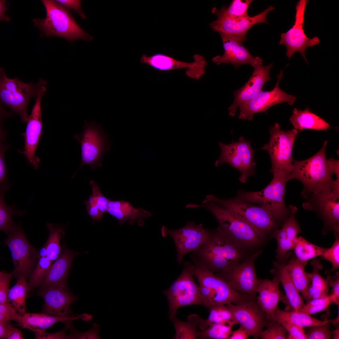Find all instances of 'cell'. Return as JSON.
Instances as JSON below:
<instances>
[{"mask_svg": "<svg viewBox=\"0 0 339 339\" xmlns=\"http://www.w3.org/2000/svg\"><path fill=\"white\" fill-rule=\"evenodd\" d=\"M327 144L325 141L320 150L306 159L293 160V168L288 180L295 179L302 183V196L332 188L339 183V160L326 159Z\"/></svg>", "mask_w": 339, "mask_h": 339, "instance_id": "1", "label": "cell"}, {"mask_svg": "<svg viewBox=\"0 0 339 339\" xmlns=\"http://www.w3.org/2000/svg\"><path fill=\"white\" fill-rule=\"evenodd\" d=\"M186 208L202 207L215 217L218 229L239 247L253 253L259 250L264 244L254 230L248 224L235 216L227 208L212 202L200 204H190Z\"/></svg>", "mask_w": 339, "mask_h": 339, "instance_id": "2", "label": "cell"}, {"mask_svg": "<svg viewBox=\"0 0 339 339\" xmlns=\"http://www.w3.org/2000/svg\"><path fill=\"white\" fill-rule=\"evenodd\" d=\"M41 1L46 9V17L33 21L34 25L39 29L42 36H58L71 42L78 40L87 41L93 40L92 36L78 25L70 12L55 0Z\"/></svg>", "mask_w": 339, "mask_h": 339, "instance_id": "3", "label": "cell"}, {"mask_svg": "<svg viewBox=\"0 0 339 339\" xmlns=\"http://www.w3.org/2000/svg\"><path fill=\"white\" fill-rule=\"evenodd\" d=\"M251 253L234 244L217 228L210 230L207 240L193 251V262L207 266H220L235 265Z\"/></svg>", "mask_w": 339, "mask_h": 339, "instance_id": "4", "label": "cell"}, {"mask_svg": "<svg viewBox=\"0 0 339 339\" xmlns=\"http://www.w3.org/2000/svg\"><path fill=\"white\" fill-rule=\"evenodd\" d=\"M214 202L227 208L235 216L249 225L264 242L282 226L266 209L260 205L243 201L236 196L229 199L207 195L202 202Z\"/></svg>", "mask_w": 339, "mask_h": 339, "instance_id": "5", "label": "cell"}, {"mask_svg": "<svg viewBox=\"0 0 339 339\" xmlns=\"http://www.w3.org/2000/svg\"><path fill=\"white\" fill-rule=\"evenodd\" d=\"M286 176L282 174H273V178L262 190L248 191L239 190L236 196L252 204L256 203L266 209L282 226L290 213L289 207L284 202Z\"/></svg>", "mask_w": 339, "mask_h": 339, "instance_id": "6", "label": "cell"}, {"mask_svg": "<svg viewBox=\"0 0 339 339\" xmlns=\"http://www.w3.org/2000/svg\"><path fill=\"white\" fill-rule=\"evenodd\" d=\"M47 82L40 78L38 83H26L17 78H8L3 68L0 69V98L1 102L20 116L22 122L27 121V108L30 99L37 95Z\"/></svg>", "mask_w": 339, "mask_h": 339, "instance_id": "7", "label": "cell"}, {"mask_svg": "<svg viewBox=\"0 0 339 339\" xmlns=\"http://www.w3.org/2000/svg\"><path fill=\"white\" fill-rule=\"evenodd\" d=\"M269 132V141L261 149L266 150L269 154L272 162L270 172L284 174L288 181L293 168V145L299 132L294 128L288 131L281 130L280 125L275 123L270 127Z\"/></svg>", "mask_w": 339, "mask_h": 339, "instance_id": "8", "label": "cell"}, {"mask_svg": "<svg viewBox=\"0 0 339 339\" xmlns=\"http://www.w3.org/2000/svg\"><path fill=\"white\" fill-rule=\"evenodd\" d=\"M192 265L189 262H185L180 274L163 292L168 302L169 318L171 320L176 316L177 311L180 307L193 305L205 306L199 287L193 278Z\"/></svg>", "mask_w": 339, "mask_h": 339, "instance_id": "9", "label": "cell"}, {"mask_svg": "<svg viewBox=\"0 0 339 339\" xmlns=\"http://www.w3.org/2000/svg\"><path fill=\"white\" fill-rule=\"evenodd\" d=\"M306 201L303 208L314 211L322 220V233L326 234L332 231L334 235H339V183L332 188L302 196Z\"/></svg>", "mask_w": 339, "mask_h": 339, "instance_id": "10", "label": "cell"}, {"mask_svg": "<svg viewBox=\"0 0 339 339\" xmlns=\"http://www.w3.org/2000/svg\"><path fill=\"white\" fill-rule=\"evenodd\" d=\"M82 132L73 136L81 146V162L78 170L85 164L89 165L93 170L96 167H102L103 156L110 150V141L101 125L95 121L85 120Z\"/></svg>", "mask_w": 339, "mask_h": 339, "instance_id": "11", "label": "cell"}, {"mask_svg": "<svg viewBox=\"0 0 339 339\" xmlns=\"http://www.w3.org/2000/svg\"><path fill=\"white\" fill-rule=\"evenodd\" d=\"M4 243L11 252L14 267L13 275L18 278L30 274L37 263L39 250L29 242L20 223L8 234Z\"/></svg>", "mask_w": 339, "mask_h": 339, "instance_id": "12", "label": "cell"}, {"mask_svg": "<svg viewBox=\"0 0 339 339\" xmlns=\"http://www.w3.org/2000/svg\"><path fill=\"white\" fill-rule=\"evenodd\" d=\"M221 153L215 161V165L218 167L223 164H229L241 173L239 181L245 183L249 177L255 174L256 163L254 161L255 150L251 146V141H246L242 136L237 142L233 141L226 144L219 142Z\"/></svg>", "mask_w": 339, "mask_h": 339, "instance_id": "13", "label": "cell"}, {"mask_svg": "<svg viewBox=\"0 0 339 339\" xmlns=\"http://www.w3.org/2000/svg\"><path fill=\"white\" fill-rule=\"evenodd\" d=\"M262 252L260 250L253 252L227 270L215 274L237 291L256 297L258 279L256 274L255 262Z\"/></svg>", "mask_w": 339, "mask_h": 339, "instance_id": "14", "label": "cell"}, {"mask_svg": "<svg viewBox=\"0 0 339 339\" xmlns=\"http://www.w3.org/2000/svg\"><path fill=\"white\" fill-rule=\"evenodd\" d=\"M192 270L199 285L209 289L212 296L213 306L220 304H237L252 297L240 293L231 287L227 282L206 266L193 262Z\"/></svg>", "mask_w": 339, "mask_h": 339, "instance_id": "15", "label": "cell"}, {"mask_svg": "<svg viewBox=\"0 0 339 339\" xmlns=\"http://www.w3.org/2000/svg\"><path fill=\"white\" fill-rule=\"evenodd\" d=\"M307 0H300L296 5L295 21L292 27L287 32L282 33L279 44L284 45L286 48V55L290 59L296 52H299L307 64L305 51L309 47L318 45L319 38L307 37L303 28L304 15Z\"/></svg>", "mask_w": 339, "mask_h": 339, "instance_id": "16", "label": "cell"}, {"mask_svg": "<svg viewBox=\"0 0 339 339\" xmlns=\"http://www.w3.org/2000/svg\"><path fill=\"white\" fill-rule=\"evenodd\" d=\"M209 231L203 228L202 224H196L191 221L175 230H170L163 226L161 232L162 237L169 236L173 239L177 251V261L180 264L185 254L196 250L207 240Z\"/></svg>", "mask_w": 339, "mask_h": 339, "instance_id": "17", "label": "cell"}, {"mask_svg": "<svg viewBox=\"0 0 339 339\" xmlns=\"http://www.w3.org/2000/svg\"><path fill=\"white\" fill-rule=\"evenodd\" d=\"M256 297H252L237 304H226L238 324L247 331L250 336L256 339L272 320L257 303Z\"/></svg>", "mask_w": 339, "mask_h": 339, "instance_id": "18", "label": "cell"}, {"mask_svg": "<svg viewBox=\"0 0 339 339\" xmlns=\"http://www.w3.org/2000/svg\"><path fill=\"white\" fill-rule=\"evenodd\" d=\"M283 70H281L277 75V81L272 90H261L256 95L239 108L240 111L239 118L241 120L250 121L253 120L254 114L264 112L272 106L282 102H286L292 105L296 101L293 95L287 94L281 89L279 86L280 80L282 78Z\"/></svg>", "mask_w": 339, "mask_h": 339, "instance_id": "19", "label": "cell"}, {"mask_svg": "<svg viewBox=\"0 0 339 339\" xmlns=\"http://www.w3.org/2000/svg\"><path fill=\"white\" fill-rule=\"evenodd\" d=\"M251 66L254 70L248 82L234 92V102L228 108L229 115L231 117L235 115L238 108L256 95L262 90L264 84L272 79L270 72L273 67L272 63L264 66L263 59L258 56L255 57Z\"/></svg>", "mask_w": 339, "mask_h": 339, "instance_id": "20", "label": "cell"}, {"mask_svg": "<svg viewBox=\"0 0 339 339\" xmlns=\"http://www.w3.org/2000/svg\"><path fill=\"white\" fill-rule=\"evenodd\" d=\"M46 90V86L44 87L36 96L35 104L26 121L25 131L22 134L24 139V151H19L25 156L29 163L35 169L38 168L40 162V159L35 156V153L42 135L41 101Z\"/></svg>", "mask_w": 339, "mask_h": 339, "instance_id": "21", "label": "cell"}, {"mask_svg": "<svg viewBox=\"0 0 339 339\" xmlns=\"http://www.w3.org/2000/svg\"><path fill=\"white\" fill-rule=\"evenodd\" d=\"M275 9L272 6L253 17L238 18H218L212 22L210 26L214 31L231 36L243 42L246 40V35L249 29L259 23L268 24L266 16L268 13Z\"/></svg>", "mask_w": 339, "mask_h": 339, "instance_id": "22", "label": "cell"}, {"mask_svg": "<svg viewBox=\"0 0 339 339\" xmlns=\"http://www.w3.org/2000/svg\"><path fill=\"white\" fill-rule=\"evenodd\" d=\"M42 288L38 295L44 300L43 313L58 317L70 316V306L77 297L67 288L50 287Z\"/></svg>", "mask_w": 339, "mask_h": 339, "instance_id": "23", "label": "cell"}, {"mask_svg": "<svg viewBox=\"0 0 339 339\" xmlns=\"http://www.w3.org/2000/svg\"><path fill=\"white\" fill-rule=\"evenodd\" d=\"M291 252L282 262L273 261L274 268L270 270L273 277L279 281L284 290L285 295L282 294L281 300L286 305L285 311H297L305 304L302 296L295 287L286 267V263L293 253Z\"/></svg>", "mask_w": 339, "mask_h": 339, "instance_id": "24", "label": "cell"}, {"mask_svg": "<svg viewBox=\"0 0 339 339\" xmlns=\"http://www.w3.org/2000/svg\"><path fill=\"white\" fill-rule=\"evenodd\" d=\"M224 50L223 54L217 55L212 58L213 62L217 65L222 63H231L235 68L240 65L248 64L251 65L255 57L242 45L243 42L229 35L220 34Z\"/></svg>", "mask_w": 339, "mask_h": 339, "instance_id": "25", "label": "cell"}, {"mask_svg": "<svg viewBox=\"0 0 339 339\" xmlns=\"http://www.w3.org/2000/svg\"><path fill=\"white\" fill-rule=\"evenodd\" d=\"M77 254V252L64 246L61 255L53 262L40 284L41 288L57 287L67 288L68 273L73 260Z\"/></svg>", "mask_w": 339, "mask_h": 339, "instance_id": "26", "label": "cell"}, {"mask_svg": "<svg viewBox=\"0 0 339 339\" xmlns=\"http://www.w3.org/2000/svg\"><path fill=\"white\" fill-rule=\"evenodd\" d=\"M280 282L276 277L272 279H258L256 301L269 318L272 320L282 293L279 288Z\"/></svg>", "mask_w": 339, "mask_h": 339, "instance_id": "27", "label": "cell"}, {"mask_svg": "<svg viewBox=\"0 0 339 339\" xmlns=\"http://www.w3.org/2000/svg\"><path fill=\"white\" fill-rule=\"evenodd\" d=\"M107 212L116 218L121 225L128 221L130 225L136 222L141 226L145 224L144 219L152 214L151 212L143 208H135L129 202L124 200H110Z\"/></svg>", "mask_w": 339, "mask_h": 339, "instance_id": "28", "label": "cell"}, {"mask_svg": "<svg viewBox=\"0 0 339 339\" xmlns=\"http://www.w3.org/2000/svg\"><path fill=\"white\" fill-rule=\"evenodd\" d=\"M87 315L83 314L76 316L61 317L51 316L44 313H25L23 315L18 325L23 328L34 331L45 330L55 323L61 321L66 323L79 319L87 318Z\"/></svg>", "mask_w": 339, "mask_h": 339, "instance_id": "29", "label": "cell"}, {"mask_svg": "<svg viewBox=\"0 0 339 339\" xmlns=\"http://www.w3.org/2000/svg\"><path fill=\"white\" fill-rule=\"evenodd\" d=\"M290 121L299 132L304 129L326 130L330 128L329 124L321 118L311 112L309 107L304 110L294 108Z\"/></svg>", "mask_w": 339, "mask_h": 339, "instance_id": "30", "label": "cell"}, {"mask_svg": "<svg viewBox=\"0 0 339 339\" xmlns=\"http://www.w3.org/2000/svg\"><path fill=\"white\" fill-rule=\"evenodd\" d=\"M313 270L310 273V282L303 298L307 303L310 300L329 295V285L326 279L320 273L323 266L319 260H313L311 262Z\"/></svg>", "mask_w": 339, "mask_h": 339, "instance_id": "31", "label": "cell"}, {"mask_svg": "<svg viewBox=\"0 0 339 339\" xmlns=\"http://www.w3.org/2000/svg\"><path fill=\"white\" fill-rule=\"evenodd\" d=\"M306 265L300 262L293 253L286 263V267L292 280L302 297L305 295L310 282V273L305 270Z\"/></svg>", "mask_w": 339, "mask_h": 339, "instance_id": "32", "label": "cell"}, {"mask_svg": "<svg viewBox=\"0 0 339 339\" xmlns=\"http://www.w3.org/2000/svg\"><path fill=\"white\" fill-rule=\"evenodd\" d=\"M272 320L286 321L303 328L329 324L332 320H320L299 312L282 310L278 307L274 312Z\"/></svg>", "mask_w": 339, "mask_h": 339, "instance_id": "33", "label": "cell"}, {"mask_svg": "<svg viewBox=\"0 0 339 339\" xmlns=\"http://www.w3.org/2000/svg\"><path fill=\"white\" fill-rule=\"evenodd\" d=\"M203 320L199 315L191 314L187 317L186 321H182L176 316L171 321L175 329V339H196L197 338V330Z\"/></svg>", "mask_w": 339, "mask_h": 339, "instance_id": "34", "label": "cell"}, {"mask_svg": "<svg viewBox=\"0 0 339 339\" xmlns=\"http://www.w3.org/2000/svg\"><path fill=\"white\" fill-rule=\"evenodd\" d=\"M26 277L22 276L18 278L15 284L9 290L6 302L22 315L26 313L25 299L28 291Z\"/></svg>", "mask_w": 339, "mask_h": 339, "instance_id": "35", "label": "cell"}, {"mask_svg": "<svg viewBox=\"0 0 339 339\" xmlns=\"http://www.w3.org/2000/svg\"><path fill=\"white\" fill-rule=\"evenodd\" d=\"M326 249L309 242L302 237H297L293 250L296 259L306 265L308 261L321 256Z\"/></svg>", "mask_w": 339, "mask_h": 339, "instance_id": "36", "label": "cell"}, {"mask_svg": "<svg viewBox=\"0 0 339 339\" xmlns=\"http://www.w3.org/2000/svg\"><path fill=\"white\" fill-rule=\"evenodd\" d=\"M209 311L210 313L208 318L205 320L203 319L198 326L201 331H203L214 324L228 323L233 326L238 325L226 304L214 306Z\"/></svg>", "mask_w": 339, "mask_h": 339, "instance_id": "37", "label": "cell"}, {"mask_svg": "<svg viewBox=\"0 0 339 339\" xmlns=\"http://www.w3.org/2000/svg\"><path fill=\"white\" fill-rule=\"evenodd\" d=\"M46 226L49 233L48 239L45 244L47 250L46 257L53 262L62 254L60 240L64 234V227L52 223H47Z\"/></svg>", "mask_w": 339, "mask_h": 339, "instance_id": "38", "label": "cell"}, {"mask_svg": "<svg viewBox=\"0 0 339 339\" xmlns=\"http://www.w3.org/2000/svg\"><path fill=\"white\" fill-rule=\"evenodd\" d=\"M252 1L233 0L228 7L224 6L221 9L218 10L214 7L212 12L218 16V18L248 17L250 16L248 14V8Z\"/></svg>", "mask_w": 339, "mask_h": 339, "instance_id": "39", "label": "cell"}, {"mask_svg": "<svg viewBox=\"0 0 339 339\" xmlns=\"http://www.w3.org/2000/svg\"><path fill=\"white\" fill-rule=\"evenodd\" d=\"M5 191L1 192L0 195V230L8 234L16 226L13 219L15 215L21 216L24 212L18 210L14 206H8L4 200Z\"/></svg>", "mask_w": 339, "mask_h": 339, "instance_id": "40", "label": "cell"}, {"mask_svg": "<svg viewBox=\"0 0 339 339\" xmlns=\"http://www.w3.org/2000/svg\"><path fill=\"white\" fill-rule=\"evenodd\" d=\"M233 326L228 323L210 325L203 331H198L197 338L201 339H228L231 335Z\"/></svg>", "mask_w": 339, "mask_h": 339, "instance_id": "41", "label": "cell"}, {"mask_svg": "<svg viewBox=\"0 0 339 339\" xmlns=\"http://www.w3.org/2000/svg\"><path fill=\"white\" fill-rule=\"evenodd\" d=\"M52 263L47 257L38 259L36 266L30 274V281L28 283V291L40 285Z\"/></svg>", "mask_w": 339, "mask_h": 339, "instance_id": "42", "label": "cell"}, {"mask_svg": "<svg viewBox=\"0 0 339 339\" xmlns=\"http://www.w3.org/2000/svg\"><path fill=\"white\" fill-rule=\"evenodd\" d=\"M332 304L329 296L312 299L297 311L311 315L325 311Z\"/></svg>", "mask_w": 339, "mask_h": 339, "instance_id": "43", "label": "cell"}, {"mask_svg": "<svg viewBox=\"0 0 339 339\" xmlns=\"http://www.w3.org/2000/svg\"><path fill=\"white\" fill-rule=\"evenodd\" d=\"M267 328L263 330L259 338L262 339H286L287 331L279 322L272 320Z\"/></svg>", "mask_w": 339, "mask_h": 339, "instance_id": "44", "label": "cell"}, {"mask_svg": "<svg viewBox=\"0 0 339 339\" xmlns=\"http://www.w3.org/2000/svg\"><path fill=\"white\" fill-rule=\"evenodd\" d=\"M335 240L332 246L329 248L326 249L320 256L322 259L328 261L332 264V268L326 272L327 274L338 269L339 268V236L335 235Z\"/></svg>", "mask_w": 339, "mask_h": 339, "instance_id": "45", "label": "cell"}, {"mask_svg": "<svg viewBox=\"0 0 339 339\" xmlns=\"http://www.w3.org/2000/svg\"><path fill=\"white\" fill-rule=\"evenodd\" d=\"M89 184L92 189V192L89 197L103 215L107 212L110 200L102 194L99 186L95 181L93 180H91L89 181Z\"/></svg>", "mask_w": 339, "mask_h": 339, "instance_id": "46", "label": "cell"}, {"mask_svg": "<svg viewBox=\"0 0 339 339\" xmlns=\"http://www.w3.org/2000/svg\"><path fill=\"white\" fill-rule=\"evenodd\" d=\"M328 324L307 327L305 331L307 339H331V331Z\"/></svg>", "mask_w": 339, "mask_h": 339, "instance_id": "47", "label": "cell"}, {"mask_svg": "<svg viewBox=\"0 0 339 339\" xmlns=\"http://www.w3.org/2000/svg\"><path fill=\"white\" fill-rule=\"evenodd\" d=\"M276 321L281 323L287 330L288 333L287 339H307L304 328L284 320Z\"/></svg>", "mask_w": 339, "mask_h": 339, "instance_id": "48", "label": "cell"}, {"mask_svg": "<svg viewBox=\"0 0 339 339\" xmlns=\"http://www.w3.org/2000/svg\"><path fill=\"white\" fill-rule=\"evenodd\" d=\"M22 316L6 302L0 304V321L13 320L19 324Z\"/></svg>", "mask_w": 339, "mask_h": 339, "instance_id": "49", "label": "cell"}, {"mask_svg": "<svg viewBox=\"0 0 339 339\" xmlns=\"http://www.w3.org/2000/svg\"><path fill=\"white\" fill-rule=\"evenodd\" d=\"M68 328L71 333L70 335L71 339H100L99 335V326L94 324L92 328L84 332H80L73 327L70 324Z\"/></svg>", "mask_w": 339, "mask_h": 339, "instance_id": "50", "label": "cell"}, {"mask_svg": "<svg viewBox=\"0 0 339 339\" xmlns=\"http://www.w3.org/2000/svg\"><path fill=\"white\" fill-rule=\"evenodd\" d=\"M13 274L7 273L4 271L0 272V304L6 302L9 287Z\"/></svg>", "mask_w": 339, "mask_h": 339, "instance_id": "51", "label": "cell"}, {"mask_svg": "<svg viewBox=\"0 0 339 339\" xmlns=\"http://www.w3.org/2000/svg\"><path fill=\"white\" fill-rule=\"evenodd\" d=\"M326 279L332 288V292L329 297L333 304L339 306V272H337L333 276L328 275Z\"/></svg>", "mask_w": 339, "mask_h": 339, "instance_id": "52", "label": "cell"}, {"mask_svg": "<svg viewBox=\"0 0 339 339\" xmlns=\"http://www.w3.org/2000/svg\"><path fill=\"white\" fill-rule=\"evenodd\" d=\"M5 151H0V192L6 191L11 184L8 183L7 178V169L4 159Z\"/></svg>", "mask_w": 339, "mask_h": 339, "instance_id": "53", "label": "cell"}, {"mask_svg": "<svg viewBox=\"0 0 339 339\" xmlns=\"http://www.w3.org/2000/svg\"><path fill=\"white\" fill-rule=\"evenodd\" d=\"M59 5L70 12L73 11L77 13L82 19H85L86 16L83 12L81 7V0H56Z\"/></svg>", "mask_w": 339, "mask_h": 339, "instance_id": "54", "label": "cell"}, {"mask_svg": "<svg viewBox=\"0 0 339 339\" xmlns=\"http://www.w3.org/2000/svg\"><path fill=\"white\" fill-rule=\"evenodd\" d=\"M73 320H71L66 323V327L60 331L54 333H48L45 331L35 332L34 333L36 339H71L70 335H67L65 331L69 328L70 324Z\"/></svg>", "mask_w": 339, "mask_h": 339, "instance_id": "55", "label": "cell"}, {"mask_svg": "<svg viewBox=\"0 0 339 339\" xmlns=\"http://www.w3.org/2000/svg\"><path fill=\"white\" fill-rule=\"evenodd\" d=\"M84 202L88 213L93 220L96 222L100 221L102 220L103 214L91 198L89 197L87 200L84 201Z\"/></svg>", "mask_w": 339, "mask_h": 339, "instance_id": "56", "label": "cell"}, {"mask_svg": "<svg viewBox=\"0 0 339 339\" xmlns=\"http://www.w3.org/2000/svg\"><path fill=\"white\" fill-rule=\"evenodd\" d=\"M250 336L247 331L242 326H239L238 329L232 331L229 339H246Z\"/></svg>", "mask_w": 339, "mask_h": 339, "instance_id": "57", "label": "cell"}, {"mask_svg": "<svg viewBox=\"0 0 339 339\" xmlns=\"http://www.w3.org/2000/svg\"><path fill=\"white\" fill-rule=\"evenodd\" d=\"M8 339H24L20 331L16 327L13 326L10 328L6 336Z\"/></svg>", "mask_w": 339, "mask_h": 339, "instance_id": "58", "label": "cell"}, {"mask_svg": "<svg viewBox=\"0 0 339 339\" xmlns=\"http://www.w3.org/2000/svg\"><path fill=\"white\" fill-rule=\"evenodd\" d=\"M12 325L9 321H0V339H6L7 333Z\"/></svg>", "mask_w": 339, "mask_h": 339, "instance_id": "59", "label": "cell"}, {"mask_svg": "<svg viewBox=\"0 0 339 339\" xmlns=\"http://www.w3.org/2000/svg\"><path fill=\"white\" fill-rule=\"evenodd\" d=\"M6 0L0 1V20L1 21L9 22L10 21V18L5 13L8 10L6 5Z\"/></svg>", "mask_w": 339, "mask_h": 339, "instance_id": "60", "label": "cell"}, {"mask_svg": "<svg viewBox=\"0 0 339 339\" xmlns=\"http://www.w3.org/2000/svg\"><path fill=\"white\" fill-rule=\"evenodd\" d=\"M47 255V250L46 246L45 244L39 250L38 257L39 259L43 257H46Z\"/></svg>", "mask_w": 339, "mask_h": 339, "instance_id": "61", "label": "cell"}, {"mask_svg": "<svg viewBox=\"0 0 339 339\" xmlns=\"http://www.w3.org/2000/svg\"><path fill=\"white\" fill-rule=\"evenodd\" d=\"M339 306H338V310L337 315L336 317L334 320H332L331 323L336 328L339 327Z\"/></svg>", "mask_w": 339, "mask_h": 339, "instance_id": "62", "label": "cell"}, {"mask_svg": "<svg viewBox=\"0 0 339 339\" xmlns=\"http://www.w3.org/2000/svg\"><path fill=\"white\" fill-rule=\"evenodd\" d=\"M331 337L333 339H339V327L336 328L335 329L331 331Z\"/></svg>", "mask_w": 339, "mask_h": 339, "instance_id": "63", "label": "cell"}]
</instances>
